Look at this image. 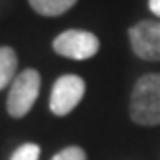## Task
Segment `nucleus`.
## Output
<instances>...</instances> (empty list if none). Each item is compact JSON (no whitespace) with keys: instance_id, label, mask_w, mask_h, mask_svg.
<instances>
[{"instance_id":"0eeeda50","label":"nucleus","mask_w":160,"mask_h":160,"mask_svg":"<svg viewBox=\"0 0 160 160\" xmlns=\"http://www.w3.org/2000/svg\"><path fill=\"white\" fill-rule=\"evenodd\" d=\"M77 0H29V6L44 18H56L75 6Z\"/></svg>"},{"instance_id":"f257e3e1","label":"nucleus","mask_w":160,"mask_h":160,"mask_svg":"<svg viewBox=\"0 0 160 160\" xmlns=\"http://www.w3.org/2000/svg\"><path fill=\"white\" fill-rule=\"evenodd\" d=\"M129 114L139 125L160 123V73H147L135 83Z\"/></svg>"},{"instance_id":"9d476101","label":"nucleus","mask_w":160,"mask_h":160,"mask_svg":"<svg viewBox=\"0 0 160 160\" xmlns=\"http://www.w3.org/2000/svg\"><path fill=\"white\" fill-rule=\"evenodd\" d=\"M148 10H151L156 18H160V0H148Z\"/></svg>"},{"instance_id":"39448f33","label":"nucleus","mask_w":160,"mask_h":160,"mask_svg":"<svg viewBox=\"0 0 160 160\" xmlns=\"http://www.w3.org/2000/svg\"><path fill=\"white\" fill-rule=\"evenodd\" d=\"M129 42L141 60H160V21L143 19L129 29Z\"/></svg>"},{"instance_id":"f03ea898","label":"nucleus","mask_w":160,"mask_h":160,"mask_svg":"<svg viewBox=\"0 0 160 160\" xmlns=\"http://www.w3.org/2000/svg\"><path fill=\"white\" fill-rule=\"evenodd\" d=\"M41 91V75L37 70H23L10 87L6 108L12 118H23L33 108Z\"/></svg>"},{"instance_id":"1a4fd4ad","label":"nucleus","mask_w":160,"mask_h":160,"mask_svg":"<svg viewBox=\"0 0 160 160\" xmlns=\"http://www.w3.org/2000/svg\"><path fill=\"white\" fill-rule=\"evenodd\" d=\"M52 160H87V154L81 147H66L58 154H54Z\"/></svg>"},{"instance_id":"6e6552de","label":"nucleus","mask_w":160,"mask_h":160,"mask_svg":"<svg viewBox=\"0 0 160 160\" xmlns=\"http://www.w3.org/2000/svg\"><path fill=\"white\" fill-rule=\"evenodd\" d=\"M41 156V147L35 143H25L19 148H16L10 160H39Z\"/></svg>"},{"instance_id":"7ed1b4c3","label":"nucleus","mask_w":160,"mask_h":160,"mask_svg":"<svg viewBox=\"0 0 160 160\" xmlns=\"http://www.w3.org/2000/svg\"><path fill=\"white\" fill-rule=\"evenodd\" d=\"M52 48L56 54L64 56V58H72V60H87L93 58L98 52L100 42L98 37L91 31H83V29H68L64 33H60L54 39Z\"/></svg>"},{"instance_id":"423d86ee","label":"nucleus","mask_w":160,"mask_h":160,"mask_svg":"<svg viewBox=\"0 0 160 160\" xmlns=\"http://www.w3.org/2000/svg\"><path fill=\"white\" fill-rule=\"evenodd\" d=\"M18 54L10 47H0V91L16 79Z\"/></svg>"},{"instance_id":"20e7f679","label":"nucleus","mask_w":160,"mask_h":160,"mask_svg":"<svg viewBox=\"0 0 160 160\" xmlns=\"http://www.w3.org/2000/svg\"><path fill=\"white\" fill-rule=\"evenodd\" d=\"M85 95V81L79 75H62L56 79V83L50 91V112L56 116L70 114Z\"/></svg>"}]
</instances>
